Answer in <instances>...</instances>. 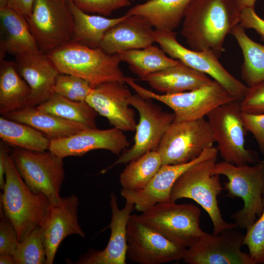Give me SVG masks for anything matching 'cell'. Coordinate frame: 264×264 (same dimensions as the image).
Returning a JSON list of instances; mask_svg holds the SVG:
<instances>
[{"mask_svg": "<svg viewBox=\"0 0 264 264\" xmlns=\"http://www.w3.org/2000/svg\"><path fill=\"white\" fill-rule=\"evenodd\" d=\"M34 0H9L7 7L27 18L32 13Z\"/></svg>", "mask_w": 264, "mask_h": 264, "instance_id": "obj_42", "label": "cell"}, {"mask_svg": "<svg viewBox=\"0 0 264 264\" xmlns=\"http://www.w3.org/2000/svg\"><path fill=\"white\" fill-rule=\"evenodd\" d=\"M9 150L7 145L3 142L0 144V189L3 190L5 184V162Z\"/></svg>", "mask_w": 264, "mask_h": 264, "instance_id": "obj_43", "label": "cell"}, {"mask_svg": "<svg viewBox=\"0 0 264 264\" xmlns=\"http://www.w3.org/2000/svg\"><path fill=\"white\" fill-rule=\"evenodd\" d=\"M0 137L6 144L27 150H48L51 140L44 134L27 124L0 117Z\"/></svg>", "mask_w": 264, "mask_h": 264, "instance_id": "obj_31", "label": "cell"}, {"mask_svg": "<svg viewBox=\"0 0 264 264\" xmlns=\"http://www.w3.org/2000/svg\"><path fill=\"white\" fill-rule=\"evenodd\" d=\"M118 54L121 61L126 63L131 71L139 79L180 62L166 55L160 47L152 44L144 48L122 51Z\"/></svg>", "mask_w": 264, "mask_h": 264, "instance_id": "obj_30", "label": "cell"}, {"mask_svg": "<svg viewBox=\"0 0 264 264\" xmlns=\"http://www.w3.org/2000/svg\"><path fill=\"white\" fill-rule=\"evenodd\" d=\"M154 34L155 42L170 57L212 77L239 101L243 99L248 87L226 70L215 54L186 48L174 31L154 30Z\"/></svg>", "mask_w": 264, "mask_h": 264, "instance_id": "obj_13", "label": "cell"}, {"mask_svg": "<svg viewBox=\"0 0 264 264\" xmlns=\"http://www.w3.org/2000/svg\"><path fill=\"white\" fill-rule=\"evenodd\" d=\"M31 89L19 74L15 62L0 59V113H7L27 105Z\"/></svg>", "mask_w": 264, "mask_h": 264, "instance_id": "obj_28", "label": "cell"}, {"mask_svg": "<svg viewBox=\"0 0 264 264\" xmlns=\"http://www.w3.org/2000/svg\"><path fill=\"white\" fill-rule=\"evenodd\" d=\"M16 264H46L41 227L34 228L20 242L13 255Z\"/></svg>", "mask_w": 264, "mask_h": 264, "instance_id": "obj_34", "label": "cell"}, {"mask_svg": "<svg viewBox=\"0 0 264 264\" xmlns=\"http://www.w3.org/2000/svg\"><path fill=\"white\" fill-rule=\"evenodd\" d=\"M242 119L246 131L253 135L261 152L264 154V113L242 112Z\"/></svg>", "mask_w": 264, "mask_h": 264, "instance_id": "obj_40", "label": "cell"}, {"mask_svg": "<svg viewBox=\"0 0 264 264\" xmlns=\"http://www.w3.org/2000/svg\"><path fill=\"white\" fill-rule=\"evenodd\" d=\"M242 112L248 114L264 113V82L248 87L240 101Z\"/></svg>", "mask_w": 264, "mask_h": 264, "instance_id": "obj_38", "label": "cell"}, {"mask_svg": "<svg viewBox=\"0 0 264 264\" xmlns=\"http://www.w3.org/2000/svg\"><path fill=\"white\" fill-rule=\"evenodd\" d=\"M0 59L6 54L41 52L24 16L6 7L0 9Z\"/></svg>", "mask_w": 264, "mask_h": 264, "instance_id": "obj_23", "label": "cell"}, {"mask_svg": "<svg viewBox=\"0 0 264 264\" xmlns=\"http://www.w3.org/2000/svg\"><path fill=\"white\" fill-rule=\"evenodd\" d=\"M66 1H73V0H63Z\"/></svg>", "mask_w": 264, "mask_h": 264, "instance_id": "obj_47", "label": "cell"}, {"mask_svg": "<svg viewBox=\"0 0 264 264\" xmlns=\"http://www.w3.org/2000/svg\"><path fill=\"white\" fill-rule=\"evenodd\" d=\"M72 1L85 13L105 17L132 3L131 0H73Z\"/></svg>", "mask_w": 264, "mask_h": 264, "instance_id": "obj_37", "label": "cell"}, {"mask_svg": "<svg viewBox=\"0 0 264 264\" xmlns=\"http://www.w3.org/2000/svg\"><path fill=\"white\" fill-rule=\"evenodd\" d=\"M125 82L142 97L157 100L169 107L173 110L174 120L176 121L204 118L215 109L237 100L214 80L192 90L169 94L153 92L138 85L130 77H126Z\"/></svg>", "mask_w": 264, "mask_h": 264, "instance_id": "obj_6", "label": "cell"}, {"mask_svg": "<svg viewBox=\"0 0 264 264\" xmlns=\"http://www.w3.org/2000/svg\"><path fill=\"white\" fill-rule=\"evenodd\" d=\"M46 54L60 73L79 77L93 88L106 82L125 83L119 55H110L100 47L91 48L70 42Z\"/></svg>", "mask_w": 264, "mask_h": 264, "instance_id": "obj_3", "label": "cell"}, {"mask_svg": "<svg viewBox=\"0 0 264 264\" xmlns=\"http://www.w3.org/2000/svg\"><path fill=\"white\" fill-rule=\"evenodd\" d=\"M151 100L137 93L129 97L130 105L137 110L139 115L134 143L131 148L124 150L103 173L116 165L128 163L147 152L156 150L165 132L174 121L175 114L163 110Z\"/></svg>", "mask_w": 264, "mask_h": 264, "instance_id": "obj_12", "label": "cell"}, {"mask_svg": "<svg viewBox=\"0 0 264 264\" xmlns=\"http://www.w3.org/2000/svg\"><path fill=\"white\" fill-rule=\"evenodd\" d=\"M127 257L139 264H161L182 260L186 248L174 243L131 215L127 226Z\"/></svg>", "mask_w": 264, "mask_h": 264, "instance_id": "obj_14", "label": "cell"}, {"mask_svg": "<svg viewBox=\"0 0 264 264\" xmlns=\"http://www.w3.org/2000/svg\"><path fill=\"white\" fill-rule=\"evenodd\" d=\"M37 107L42 111L81 124L88 128H97V113L86 101H72L54 92L48 100Z\"/></svg>", "mask_w": 264, "mask_h": 264, "instance_id": "obj_32", "label": "cell"}, {"mask_svg": "<svg viewBox=\"0 0 264 264\" xmlns=\"http://www.w3.org/2000/svg\"><path fill=\"white\" fill-rule=\"evenodd\" d=\"M200 210L191 203H157L139 215L141 220L177 245L187 248L204 233Z\"/></svg>", "mask_w": 264, "mask_h": 264, "instance_id": "obj_8", "label": "cell"}, {"mask_svg": "<svg viewBox=\"0 0 264 264\" xmlns=\"http://www.w3.org/2000/svg\"><path fill=\"white\" fill-rule=\"evenodd\" d=\"M218 152L213 146L206 148L197 158L185 163L163 164L150 182L142 189L131 191L122 189L120 193L126 201L143 212L155 204L170 201L172 188L178 178L193 165L217 157Z\"/></svg>", "mask_w": 264, "mask_h": 264, "instance_id": "obj_16", "label": "cell"}, {"mask_svg": "<svg viewBox=\"0 0 264 264\" xmlns=\"http://www.w3.org/2000/svg\"><path fill=\"white\" fill-rule=\"evenodd\" d=\"M67 4L74 20V30L71 42L91 48L100 47L106 32L122 21L127 15L108 18L100 15H90L80 10L72 1Z\"/></svg>", "mask_w": 264, "mask_h": 264, "instance_id": "obj_27", "label": "cell"}, {"mask_svg": "<svg viewBox=\"0 0 264 264\" xmlns=\"http://www.w3.org/2000/svg\"><path fill=\"white\" fill-rule=\"evenodd\" d=\"M236 0H192L185 12L181 35L190 49L219 58L226 36L240 22Z\"/></svg>", "mask_w": 264, "mask_h": 264, "instance_id": "obj_1", "label": "cell"}, {"mask_svg": "<svg viewBox=\"0 0 264 264\" xmlns=\"http://www.w3.org/2000/svg\"><path fill=\"white\" fill-rule=\"evenodd\" d=\"M130 145L123 131L113 128L107 130L87 129L71 136L52 140L48 150L64 159L70 156H82L90 151L108 150L119 155Z\"/></svg>", "mask_w": 264, "mask_h": 264, "instance_id": "obj_19", "label": "cell"}, {"mask_svg": "<svg viewBox=\"0 0 264 264\" xmlns=\"http://www.w3.org/2000/svg\"><path fill=\"white\" fill-rule=\"evenodd\" d=\"M25 18L41 52L46 54L71 42L74 20L67 1L35 0L31 14Z\"/></svg>", "mask_w": 264, "mask_h": 264, "instance_id": "obj_11", "label": "cell"}, {"mask_svg": "<svg viewBox=\"0 0 264 264\" xmlns=\"http://www.w3.org/2000/svg\"><path fill=\"white\" fill-rule=\"evenodd\" d=\"M192 0H149L135 5L126 13L146 20L155 30L173 31L183 20Z\"/></svg>", "mask_w": 264, "mask_h": 264, "instance_id": "obj_26", "label": "cell"}, {"mask_svg": "<svg viewBox=\"0 0 264 264\" xmlns=\"http://www.w3.org/2000/svg\"><path fill=\"white\" fill-rule=\"evenodd\" d=\"M264 207L258 219L246 229L243 245L247 246L249 254L256 264H264Z\"/></svg>", "mask_w": 264, "mask_h": 264, "instance_id": "obj_36", "label": "cell"}, {"mask_svg": "<svg viewBox=\"0 0 264 264\" xmlns=\"http://www.w3.org/2000/svg\"><path fill=\"white\" fill-rule=\"evenodd\" d=\"M241 11L245 8H254L257 0H236Z\"/></svg>", "mask_w": 264, "mask_h": 264, "instance_id": "obj_44", "label": "cell"}, {"mask_svg": "<svg viewBox=\"0 0 264 264\" xmlns=\"http://www.w3.org/2000/svg\"><path fill=\"white\" fill-rule=\"evenodd\" d=\"M146 1L149 0H145Z\"/></svg>", "mask_w": 264, "mask_h": 264, "instance_id": "obj_48", "label": "cell"}, {"mask_svg": "<svg viewBox=\"0 0 264 264\" xmlns=\"http://www.w3.org/2000/svg\"><path fill=\"white\" fill-rule=\"evenodd\" d=\"M0 264H15V261L14 256L10 254H0Z\"/></svg>", "mask_w": 264, "mask_h": 264, "instance_id": "obj_45", "label": "cell"}, {"mask_svg": "<svg viewBox=\"0 0 264 264\" xmlns=\"http://www.w3.org/2000/svg\"><path fill=\"white\" fill-rule=\"evenodd\" d=\"M162 165L156 151H151L133 160L119 176L122 188L131 191L143 189L154 177Z\"/></svg>", "mask_w": 264, "mask_h": 264, "instance_id": "obj_33", "label": "cell"}, {"mask_svg": "<svg viewBox=\"0 0 264 264\" xmlns=\"http://www.w3.org/2000/svg\"><path fill=\"white\" fill-rule=\"evenodd\" d=\"M126 84L120 82L102 83L92 89L86 101L114 128L133 132L137 123L129 102L132 94Z\"/></svg>", "mask_w": 264, "mask_h": 264, "instance_id": "obj_18", "label": "cell"}, {"mask_svg": "<svg viewBox=\"0 0 264 264\" xmlns=\"http://www.w3.org/2000/svg\"><path fill=\"white\" fill-rule=\"evenodd\" d=\"M0 254L14 255L19 243L16 230L0 208Z\"/></svg>", "mask_w": 264, "mask_h": 264, "instance_id": "obj_39", "label": "cell"}, {"mask_svg": "<svg viewBox=\"0 0 264 264\" xmlns=\"http://www.w3.org/2000/svg\"><path fill=\"white\" fill-rule=\"evenodd\" d=\"M239 24L244 29L255 30L264 39V20L257 15L254 8H245L241 11Z\"/></svg>", "mask_w": 264, "mask_h": 264, "instance_id": "obj_41", "label": "cell"}, {"mask_svg": "<svg viewBox=\"0 0 264 264\" xmlns=\"http://www.w3.org/2000/svg\"><path fill=\"white\" fill-rule=\"evenodd\" d=\"M217 149L223 161L237 166L254 164L260 161L257 154L247 149L245 137L247 132L242 119L240 101L223 104L206 116Z\"/></svg>", "mask_w": 264, "mask_h": 264, "instance_id": "obj_7", "label": "cell"}, {"mask_svg": "<svg viewBox=\"0 0 264 264\" xmlns=\"http://www.w3.org/2000/svg\"><path fill=\"white\" fill-rule=\"evenodd\" d=\"M126 15L124 19L106 32L100 43V47L110 55L144 48L155 42L154 30L146 20Z\"/></svg>", "mask_w": 264, "mask_h": 264, "instance_id": "obj_22", "label": "cell"}, {"mask_svg": "<svg viewBox=\"0 0 264 264\" xmlns=\"http://www.w3.org/2000/svg\"><path fill=\"white\" fill-rule=\"evenodd\" d=\"M18 71L31 89L26 106H38L54 92V86L60 73L46 54L21 53L14 61Z\"/></svg>", "mask_w": 264, "mask_h": 264, "instance_id": "obj_21", "label": "cell"}, {"mask_svg": "<svg viewBox=\"0 0 264 264\" xmlns=\"http://www.w3.org/2000/svg\"><path fill=\"white\" fill-rule=\"evenodd\" d=\"M9 0H0V9L7 7Z\"/></svg>", "mask_w": 264, "mask_h": 264, "instance_id": "obj_46", "label": "cell"}, {"mask_svg": "<svg viewBox=\"0 0 264 264\" xmlns=\"http://www.w3.org/2000/svg\"><path fill=\"white\" fill-rule=\"evenodd\" d=\"M21 176L35 193H43L51 203L59 201L65 177L63 159L50 151L37 152L15 148L11 154Z\"/></svg>", "mask_w": 264, "mask_h": 264, "instance_id": "obj_10", "label": "cell"}, {"mask_svg": "<svg viewBox=\"0 0 264 264\" xmlns=\"http://www.w3.org/2000/svg\"><path fill=\"white\" fill-rule=\"evenodd\" d=\"M212 173L223 175L228 179L224 183L227 196L241 198L243 208L232 215L237 228L247 229L260 216L264 207V160L255 164L237 166L222 161L216 163Z\"/></svg>", "mask_w": 264, "mask_h": 264, "instance_id": "obj_4", "label": "cell"}, {"mask_svg": "<svg viewBox=\"0 0 264 264\" xmlns=\"http://www.w3.org/2000/svg\"><path fill=\"white\" fill-rule=\"evenodd\" d=\"M230 34L236 39L243 57L241 74L245 85L250 87L264 82V45L250 39L240 24Z\"/></svg>", "mask_w": 264, "mask_h": 264, "instance_id": "obj_29", "label": "cell"}, {"mask_svg": "<svg viewBox=\"0 0 264 264\" xmlns=\"http://www.w3.org/2000/svg\"><path fill=\"white\" fill-rule=\"evenodd\" d=\"M216 159L217 157H214L204 160L190 167L175 182L170 194V201L187 198L200 205L211 220L214 235L237 228L235 223L224 220L218 205L217 197L223 188L220 175L211 172Z\"/></svg>", "mask_w": 264, "mask_h": 264, "instance_id": "obj_5", "label": "cell"}, {"mask_svg": "<svg viewBox=\"0 0 264 264\" xmlns=\"http://www.w3.org/2000/svg\"><path fill=\"white\" fill-rule=\"evenodd\" d=\"M111 220L108 227L110 230L109 241L102 250H90L76 262L79 264H125L127 258V226L134 205L126 202L122 209L118 206L117 198L110 195Z\"/></svg>", "mask_w": 264, "mask_h": 264, "instance_id": "obj_20", "label": "cell"}, {"mask_svg": "<svg viewBox=\"0 0 264 264\" xmlns=\"http://www.w3.org/2000/svg\"><path fill=\"white\" fill-rule=\"evenodd\" d=\"M78 197L72 195L61 198L59 201L51 203L40 227L44 246L46 264H52L62 241L71 235L85 237L78 221Z\"/></svg>", "mask_w": 264, "mask_h": 264, "instance_id": "obj_17", "label": "cell"}, {"mask_svg": "<svg viewBox=\"0 0 264 264\" xmlns=\"http://www.w3.org/2000/svg\"><path fill=\"white\" fill-rule=\"evenodd\" d=\"M244 236L236 228L219 235L204 232L186 249L182 260L188 264H256L241 250Z\"/></svg>", "mask_w": 264, "mask_h": 264, "instance_id": "obj_15", "label": "cell"}, {"mask_svg": "<svg viewBox=\"0 0 264 264\" xmlns=\"http://www.w3.org/2000/svg\"><path fill=\"white\" fill-rule=\"evenodd\" d=\"M4 116L33 127L50 140L65 138L89 129L81 124L42 111L37 106H25Z\"/></svg>", "mask_w": 264, "mask_h": 264, "instance_id": "obj_25", "label": "cell"}, {"mask_svg": "<svg viewBox=\"0 0 264 264\" xmlns=\"http://www.w3.org/2000/svg\"><path fill=\"white\" fill-rule=\"evenodd\" d=\"M5 180L0 205L20 242L34 228L42 226L51 202L44 194L35 193L29 189L9 153L5 162Z\"/></svg>", "mask_w": 264, "mask_h": 264, "instance_id": "obj_2", "label": "cell"}, {"mask_svg": "<svg viewBox=\"0 0 264 264\" xmlns=\"http://www.w3.org/2000/svg\"><path fill=\"white\" fill-rule=\"evenodd\" d=\"M215 142L207 120L204 118L174 121L163 136L156 151L163 164H179L198 157Z\"/></svg>", "mask_w": 264, "mask_h": 264, "instance_id": "obj_9", "label": "cell"}, {"mask_svg": "<svg viewBox=\"0 0 264 264\" xmlns=\"http://www.w3.org/2000/svg\"><path fill=\"white\" fill-rule=\"evenodd\" d=\"M161 94H174L192 90L212 81L205 73L181 61L174 66L150 74L140 79Z\"/></svg>", "mask_w": 264, "mask_h": 264, "instance_id": "obj_24", "label": "cell"}, {"mask_svg": "<svg viewBox=\"0 0 264 264\" xmlns=\"http://www.w3.org/2000/svg\"><path fill=\"white\" fill-rule=\"evenodd\" d=\"M92 89L86 80L75 75L60 73L54 86V92L78 102L85 101Z\"/></svg>", "mask_w": 264, "mask_h": 264, "instance_id": "obj_35", "label": "cell"}]
</instances>
